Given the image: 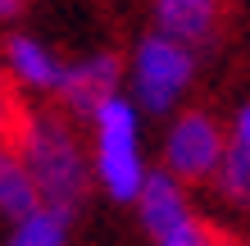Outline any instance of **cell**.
Returning a JSON list of instances; mask_svg holds the SVG:
<instances>
[{
	"mask_svg": "<svg viewBox=\"0 0 250 246\" xmlns=\"http://www.w3.org/2000/svg\"><path fill=\"white\" fill-rule=\"evenodd\" d=\"M14 146L23 151L27 169L37 178V192L46 205H64L73 210L86 192V160L78 151L73 133L55 119V114H27Z\"/></svg>",
	"mask_w": 250,
	"mask_h": 246,
	"instance_id": "cell-1",
	"label": "cell"
},
{
	"mask_svg": "<svg viewBox=\"0 0 250 246\" xmlns=\"http://www.w3.org/2000/svg\"><path fill=\"white\" fill-rule=\"evenodd\" d=\"M91 123H96V173L105 182V192L114 201H137L146 178H150L141 169V151H137V110L114 96L109 105H100Z\"/></svg>",
	"mask_w": 250,
	"mask_h": 246,
	"instance_id": "cell-2",
	"label": "cell"
},
{
	"mask_svg": "<svg viewBox=\"0 0 250 246\" xmlns=\"http://www.w3.org/2000/svg\"><path fill=\"white\" fill-rule=\"evenodd\" d=\"M191 73H196V64H191V50L182 46V41L155 32V37H146L137 46L132 82H137V100L146 110H155V114L168 110L173 100L191 87Z\"/></svg>",
	"mask_w": 250,
	"mask_h": 246,
	"instance_id": "cell-3",
	"label": "cell"
},
{
	"mask_svg": "<svg viewBox=\"0 0 250 246\" xmlns=\"http://www.w3.org/2000/svg\"><path fill=\"white\" fill-rule=\"evenodd\" d=\"M141 224L159 246H205L209 228L196 224L182 187H178V173H150L141 187Z\"/></svg>",
	"mask_w": 250,
	"mask_h": 246,
	"instance_id": "cell-4",
	"label": "cell"
},
{
	"mask_svg": "<svg viewBox=\"0 0 250 246\" xmlns=\"http://www.w3.org/2000/svg\"><path fill=\"white\" fill-rule=\"evenodd\" d=\"M223 151H228V137L209 114H182L168 133L164 160H168V173H178V178H209L223 164Z\"/></svg>",
	"mask_w": 250,
	"mask_h": 246,
	"instance_id": "cell-5",
	"label": "cell"
},
{
	"mask_svg": "<svg viewBox=\"0 0 250 246\" xmlns=\"http://www.w3.org/2000/svg\"><path fill=\"white\" fill-rule=\"evenodd\" d=\"M114 87H119V60L114 55H91L82 64H68L64 68V82H60V96L68 110L78 114H100V105L114 100Z\"/></svg>",
	"mask_w": 250,
	"mask_h": 246,
	"instance_id": "cell-6",
	"label": "cell"
},
{
	"mask_svg": "<svg viewBox=\"0 0 250 246\" xmlns=\"http://www.w3.org/2000/svg\"><path fill=\"white\" fill-rule=\"evenodd\" d=\"M155 19L164 37L182 46H200L218 23V0H155Z\"/></svg>",
	"mask_w": 250,
	"mask_h": 246,
	"instance_id": "cell-7",
	"label": "cell"
},
{
	"mask_svg": "<svg viewBox=\"0 0 250 246\" xmlns=\"http://www.w3.org/2000/svg\"><path fill=\"white\" fill-rule=\"evenodd\" d=\"M37 205H41V192H37V178L27 169L23 151L9 137H0V210L9 219H27Z\"/></svg>",
	"mask_w": 250,
	"mask_h": 246,
	"instance_id": "cell-8",
	"label": "cell"
},
{
	"mask_svg": "<svg viewBox=\"0 0 250 246\" xmlns=\"http://www.w3.org/2000/svg\"><path fill=\"white\" fill-rule=\"evenodd\" d=\"M218 192L232 205H250V105H241L237 123H232L223 164H218Z\"/></svg>",
	"mask_w": 250,
	"mask_h": 246,
	"instance_id": "cell-9",
	"label": "cell"
},
{
	"mask_svg": "<svg viewBox=\"0 0 250 246\" xmlns=\"http://www.w3.org/2000/svg\"><path fill=\"white\" fill-rule=\"evenodd\" d=\"M9 73L23 87H37V91H60L64 82V64L41 46L37 37H14L9 41Z\"/></svg>",
	"mask_w": 250,
	"mask_h": 246,
	"instance_id": "cell-10",
	"label": "cell"
},
{
	"mask_svg": "<svg viewBox=\"0 0 250 246\" xmlns=\"http://www.w3.org/2000/svg\"><path fill=\"white\" fill-rule=\"evenodd\" d=\"M68 214H73V210L46 205V201H41L27 219H19L9 246H64V237H68Z\"/></svg>",
	"mask_w": 250,
	"mask_h": 246,
	"instance_id": "cell-11",
	"label": "cell"
},
{
	"mask_svg": "<svg viewBox=\"0 0 250 246\" xmlns=\"http://www.w3.org/2000/svg\"><path fill=\"white\" fill-rule=\"evenodd\" d=\"M23 119H27V114H19V105H14L5 78H0V137L14 141V137H19V128H23Z\"/></svg>",
	"mask_w": 250,
	"mask_h": 246,
	"instance_id": "cell-12",
	"label": "cell"
},
{
	"mask_svg": "<svg viewBox=\"0 0 250 246\" xmlns=\"http://www.w3.org/2000/svg\"><path fill=\"white\" fill-rule=\"evenodd\" d=\"M19 5H23V0H0V14H14Z\"/></svg>",
	"mask_w": 250,
	"mask_h": 246,
	"instance_id": "cell-13",
	"label": "cell"
},
{
	"mask_svg": "<svg viewBox=\"0 0 250 246\" xmlns=\"http://www.w3.org/2000/svg\"><path fill=\"white\" fill-rule=\"evenodd\" d=\"M205 246H223V242H218V237H214V233H209V237H205Z\"/></svg>",
	"mask_w": 250,
	"mask_h": 246,
	"instance_id": "cell-14",
	"label": "cell"
}]
</instances>
